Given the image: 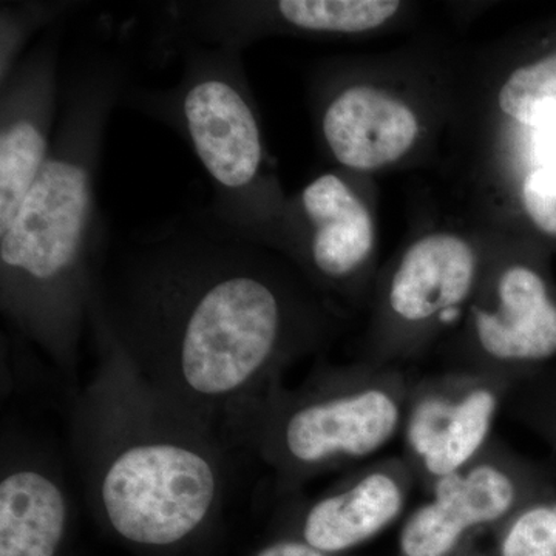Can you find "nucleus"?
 Returning <instances> with one entry per match:
<instances>
[{
	"label": "nucleus",
	"instance_id": "nucleus-1",
	"mask_svg": "<svg viewBox=\"0 0 556 556\" xmlns=\"http://www.w3.org/2000/svg\"><path fill=\"white\" fill-rule=\"evenodd\" d=\"M90 314L150 387L232 448L244 419L316 350L317 303L212 212L108 240Z\"/></svg>",
	"mask_w": 556,
	"mask_h": 556
},
{
	"label": "nucleus",
	"instance_id": "nucleus-2",
	"mask_svg": "<svg viewBox=\"0 0 556 556\" xmlns=\"http://www.w3.org/2000/svg\"><path fill=\"white\" fill-rule=\"evenodd\" d=\"M121 54L90 51L62 75L49 159L0 232V311L10 331L79 388L94 278L109 233L97 200L113 110L129 89Z\"/></svg>",
	"mask_w": 556,
	"mask_h": 556
},
{
	"label": "nucleus",
	"instance_id": "nucleus-3",
	"mask_svg": "<svg viewBox=\"0 0 556 556\" xmlns=\"http://www.w3.org/2000/svg\"><path fill=\"white\" fill-rule=\"evenodd\" d=\"M90 331L97 367L72 393L70 444L91 511L137 551L192 546L222 518L230 448L150 387L94 314Z\"/></svg>",
	"mask_w": 556,
	"mask_h": 556
},
{
	"label": "nucleus",
	"instance_id": "nucleus-4",
	"mask_svg": "<svg viewBox=\"0 0 556 556\" xmlns=\"http://www.w3.org/2000/svg\"><path fill=\"white\" fill-rule=\"evenodd\" d=\"M412 378L387 364L321 368L300 386L277 387L237 428L232 448L254 453L280 496L362 466L402 431Z\"/></svg>",
	"mask_w": 556,
	"mask_h": 556
},
{
	"label": "nucleus",
	"instance_id": "nucleus-5",
	"mask_svg": "<svg viewBox=\"0 0 556 556\" xmlns=\"http://www.w3.org/2000/svg\"><path fill=\"white\" fill-rule=\"evenodd\" d=\"M123 104L189 146L211 181L207 208L215 218L255 243H269L280 203L265 174V139L243 51L189 43L177 83L129 87Z\"/></svg>",
	"mask_w": 556,
	"mask_h": 556
},
{
	"label": "nucleus",
	"instance_id": "nucleus-6",
	"mask_svg": "<svg viewBox=\"0 0 556 556\" xmlns=\"http://www.w3.org/2000/svg\"><path fill=\"white\" fill-rule=\"evenodd\" d=\"M555 486L543 467L495 438L478 459L438 482L408 514L396 556H493L497 530Z\"/></svg>",
	"mask_w": 556,
	"mask_h": 556
},
{
	"label": "nucleus",
	"instance_id": "nucleus-7",
	"mask_svg": "<svg viewBox=\"0 0 556 556\" xmlns=\"http://www.w3.org/2000/svg\"><path fill=\"white\" fill-rule=\"evenodd\" d=\"M517 383L459 369L413 380L402 424L404 456L417 484L430 492L478 459Z\"/></svg>",
	"mask_w": 556,
	"mask_h": 556
},
{
	"label": "nucleus",
	"instance_id": "nucleus-8",
	"mask_svg": "<svg viewBox=\"0 0 556 556\" xmlns=\"http://www.w3.org/2000/svg\"><path fill=\"white\" fill-rule=\"evenodd\" d=\"M417 484L404 456L362 464L314 497H288L277 535L329 555H350L404 515Z\"/></svg>",
	"mask_w": 556,
	"mask_h": 556
},
{
	"label": "nucleus",
	"instance_id": "nucleus-9",
	"mask_svg": "<svg viewBox=\"0 0 556 556\" xmlns=\"http://www.w3.org/2000/svg\"><path fill=\"white\" fill-rule=\"evenodd\" d=\"M62 30L51 28L0 83V232L49 159L62 98Z\"/></svg>",
	"mask_w": 556,
	"mask_h": 556
},
{
	"label": "nucleus",
	"instance_id": "nucleus-10",
	"mask_svg": "<svg viewBox=\"0 0 556 556\" xmlns=\"http://www.w3.org/2000/svg\"><path fill=\"white\" fill-rule=\"evenodd\" d=\"M470 371L518 383L556 357V300L546 278L526 265L501 270L490 294L471 306Z\"/></svg>",
	"mask_w": 556,
	"mask_h": 556
},
{
	"label": "nucleus",
	"instance_id": "nucleus-11",
	"mask_svg": "<svg viewBox=\"0 0 556 556\" xmlns=\"http://www.w3.org/2000/svg\"><path fill=\"white\" fill-rule=\"evenodd\" d=\"M399 7L394 0H186L179 9V27L189 42L243 51L280 25L328 35L372 30L394 16Z\"/></svg>",
	"mask_w": 556,
	"mask_h": 556
},
{
	"label": "nucleus",
	"instance_id": "nucleus-12",
	"mask_svg": "<svg viewBox=\"0 0 556 556\" xmlns=\"http://www.w3.org/2000/svg\"><path fill=\"white\" fill-rule=\"evenodd\" d=\"M72 501L53 459L3 430L0 459V556H60Z\"/></svg>",
	"mask_w": 556,
	"mask_h": 556
},
{
	"label": "nucleus",
	"instance_id": "nucleus-13",
	"mask_svg": "<svg viewBox=\"0 0 556 556\" xmlns=\"http://www.w3.org/2000/svg\"><path fill=\"white\" fill-rule=\"evenodd\" d=\"M478 260L466 241L437 233L417 241L394 270L387 313L401 332L391 357L416 346L417 334L452 320L477 285Z\"/></svg>",
	"mask_w": 556,
	"mask_h": 556
},
{
	"label": "nucleus",
	"instance_id": "nucleus-14",
	"mask_svg": "<svg viewBox=\"0 0 556 556\" xmlns=\"http://www.w3.org/2000/svg\"><path fill=\"white\" fill-rule=\"evenodd\" d=\"M417 130L415 113L375 87H345L321 110L325 144L348 169L375 170L393 163L415 144Z\"/></svg>",
	"mask_w": 556,
	"mask_h": 556
},
{
	"label": "nucleus",
	"instance_id": "nucleus-15",
	"mask_svg": "<svg viewBox=\"0 0 556 556\" xmlns=\"http://www.w3.org/2000/svg\"><path fill=\"white\" fill-rule=\"evenodd\" d=\"M298 206L316 277L329 285L354 280L375 247V225L361 197L340 175L324 174L300 192Z\"/></svg>",
	"mask_w": 556,
	"mask_h": 556
},
{
	"label": "nucleus",
	"instance_id": "nucleus-16",
	"mask_svg": "<svg viewBox=\"0 0 556 556\" xmlns=\"http://www.w3.org/2000/svg\"><path fill=\"white\" fill-rule=\"evenodd\" d=\"M73 0L0 2V83L7 80L33 43L79 9Z\"/></svg>",
	"mask_w": 556,
	"mask_h": 556
},
{
	"label": "nucleus",
	"instance_id": "nucleus-17",
	"mask_svg": "<svg viewBox=\"0 0 556 556\" xmlns=\"http://www.w3.org/2000/svg\"><path fill=\"white\" fill-rule=\"evenodd\" d=\"M500 105L526 126L556 124V53L511 73L500 91Z\"/></svg>",
	"mask_w": 556,
	"mask_h": 556
},
{
	"label": "nucleus",
	"instance_id": "nucleus-18",
	"mask_svg": "<svg viewBox=\"0 0 556 556\" xmlns=\"http://www.w3.org/2000/svg\"><path fill=\"white\" fill-rule=\"evenodd\" d=\"M493 556H556V486L533 497L497 530Z\"/></svg>",
	"mask_w": 556,
	"mask_h": 556
},
{
	"label": "nucleus",
	"instance_id": "nucleus-19",
	"mask_svg": "<svg viewBox=\"0 0 556 556\" xmlns=\"http://www.w3.org/2000/svg\"><path fill=\"white\" fill-rule=\"evenodd\" d=\"M506 408L556 456V371L540 369L511 390Z\"/></svg>",
	"mask_w": 556,
	"mask_h": 556
},
{
	"label": "nucleus",
	"instance_id": "nucleus-20",
	"mask_svg": "<svg viewBox=\"0 0 556 556\" xmlns=\"http://www.w3.org/2000/svg\"><path fill=\"white\" fill-rule=\"evenodd\" d=\"M522 200L538 228L556 236V159L530 172L522 188Z\"/></svg>",
	"mask_w": 556,
	"mask_h": 556
},
{
	"label": "nucleus",
	"instance_id": "nucleus-21",
	"mask_svg": "<svg viewBox=\"0 0 556 556\" xmlns=\"http://www.w3.org/2000/svg\"><path fill=\"white\" fill-rule=\"evenodd\" d=\"M251 556H348V555H329L325 552L295 540V538L277 535L265 546L260 547L254 555Z\"/></svg>",
	"mask_w": 556,
	"mask_h": 556
},
{
	"label": "nucleus",
	"instance_id": "nucleus-22",
	"mask_svg": "<svg viewBox=\"0 0 556 556\" xmlns=\"http://www.w3.org/2000/svg\"><path fill=\"white\" fill-rule=\"evenodd\" d=\"M540 153L543 156V164L556 159V124L543 127L540 138Z\"/></svg>",
	"mask_w": 556,
	"mask_h": 556
}]
</instances>
